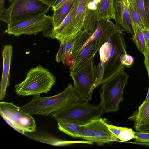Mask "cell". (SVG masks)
Returning <instances> with one entry per match:
<instances>
[{
    "label": "cell",
    "mask_w": 149,
    "mask_h": 149,
    "mask_svg": "<svg viewBox=\"0 0 149 149\" xmlns=\"http://www.w3.org/2000/svg\"><path fill=\"white\" fill-rule=\"evenodd\" d=\"M123 31L113 35L99 50L100 61L91 91L101 85L120 70L125 66L121 63L122 55L127 54Z\"/></svg>",
    "instance_id": "cell-1"
},
{
    "label": "cell",
    "mask_w": 149,
    "mask_h": 149,
    "mask_svg": "<svg viewBox=\"0 0 149 149\" xmlns=\"http://www.w3.org/2000/svg\"><path fill=\"white\" fill-rule=\"evenodd\" d=\"M40 95H33L32 99L20 108L31 115L48 116L78 101L79 98L74 87L68 84L60 93L52 96L42 97Z\"/></svg>",
    "instance_id": "cell-2"
},
{
    "label": "cell",
    "mask_w": 149,
    "mask_h": 149,
    "mask_svg": "<svg viewBox=\"0 0 149 149\" xmlns=\"http://www.w3.org/2000/svg\"><path fill=\"white\" fill-rule=\"evenodd\" d=\"M56 81V77L48 69L38 65L30 70L23 81L15 85V91L22 96L46 93L51 91Z\"/></svg>",
    "instance_id": "cell-3"
},
{
    "label": "cell",
    "mask_w": 149,
    "mask_h": 149,
    "mask_svg": "<svg viewBox=\"0 0 149 149\" xmlns=\"http://www.w3.org/2000/svg\"><path fill=\"white\" fill-rule=\"evenodd\" d=\"M104 112L100 103L95 105L88 102L79 100L50 116L57 122H69L83 125L101 118Z\"/></svg>",
    "instance_id": "cell-4"
},
{
    "label": "cell",
    "mask_w": 149,
    "mask_h": 149,
    "mask_svg": "<svg viewBox=\"0 0 149 149\" xmlns=\"http://www.w3.org/2000/svg\"><path fill=\"white\" fill-rule=\"evenodd\" d=\"M51 8L39 0H13L10 6L0 14V19L9 26L40 14H46Z\"/></svg>",
    "instance_id": "cell-5"
},
{
    "label": "cell",
    "mask_w": 149,
    "mask_h": 149,
    "mask_svg": "<svg viewBox=\"0 0 149 149\" xmlns=\"http://www.w3.org/2000/svg\"><path fill=\"white\" fill-rule=\"evenodd\" d=\"M129 78L128 74L123 69L101 85L99 92L100 103L104 112H116L119 109Z\"/></svg>",
    "instance_id": "cell-6"
},
{
    "label": "cell",
    "mask_w": 149,
    "mask_h": 149,
    "mask_svg": "<svg viewBox=\"0 0 149 149\" xmlns=\"http://www.w3.org/2000/svg\"><path fill=\"white\" fill-rule=\"evenodd\" d=\"M54 29L52 16L43 14L8 26L5 32L17 37L41 32L44 37L51 38Z\"/></svg>",
    "instance_id": "cell-7"
},
{
    "label": "cell",
    "mask_w": 149,
    "mask_h": 149,
    "mask_svg": "<svg viewBox=\"0 0 149 149\" xmlns=\"http://www.w3.org/2000/svg\"><path fill=\"white\" fill-rule=\"evenodd\" d=\"M0 113L10 126L22 134L36 130V121L32 116L12 102H0Z\"/></svg>",
    "instance_id": "cell-8"
},
{
    "label": "cell",
    "mask_w": 149,
    "mask_h": 149,
    "mask_svg": "<svg viewBox=\"0 0 149 149\" xmlns=\"http://www.w3.org/2000/svg\"><path fill=\"white\" fill-rule=\"evenodd\" d=\"M93 58L77 71L70 74L74 81V91L82 101L89 102L92 98L91 89L97 72V66L94 64Z\"/></svg>",
    "instance_id": "cell-9"
},
{
    "label": "cell",
    "mask_w": 149,
    "mask_h": 149,
    "mask_svg": "<svg viewBox=\"0 0 149 149\" xmlns=\"http://www.w3.org/2000/svg\"><path fill=\"white\" fill-rule=\"evenodd\" d=\"M106 42L101 38H95L84 46L77 54L70 67V74L77 71L90 59L94 58L100 47Z\"/></svg>",
    "instance_id": "cell-10"
},
{
    "label": "cell",
    "mask_w": 149,
    "mask_h": 149,
    "mask_svg": "<svg viewBox=\"0 0 149 149\" xmlns=\"http://www.w3.org/2000/svg\"><path fill=\"white\" fill-rule=\"evenodd\" d=\"M79 0H74L67 15L60 24L53 29L51 38L56 39L60 43L72 37L75 18Z\"/></svg>",
    "instance_id": "cell-11"
},
{
    "label": "cell",
    "mask_w": 149,
    "mask_h": 149,
    "mask_svg": "<svg viewBox=\"0 0 149 149\" xmlns=\"http://www.w3.org/2000/svg\"><path fill=\"white\" fill-rule=\"evenodd\" d=\"M116 24L124 31L133 35L132 24L128 9L127 0H113Z\"/></svg>",
    "instance_id": "cell-12"
},
{
    "label": "cell",
    "mask_w": 149,
    "mask_h": 149,
    "mask_svg": "<svg viewBox=\"0 0 149 149\" xmlns=\"http://www.w3.org/2000/svg\"><path fill=\"white\" fill-rule=\"evenodd\" d=\"M106 119L101 118L94 120L86 125L93 132L95 143L99 145L112 142L120 141L109 130L106 124Z\"/></svg>",
    "instance_id": "cell-13"
},
{
    "label": "cell",
    "mask_w": 149,
    "mask_h": 149,
    "mask_svg": "<svg viewBox=\"0 0 149 149\" xmlns=\"http://www.w3.org/2000/svg\"><path fill=\"white\" fill-rule=\"evenodd\" d=\"M13 47L11 45L4 46L2 52L3 69L0 84V100L5 98L6 89L10 85V72L12 57Z\"/></svg>",
    "instance_id": "cell-14"
},
{
    "label": "cell",
    "mask_w": 149,
    "mask_h": 149,
    "mask_svg": "<svg viewBox=\"0 0 149 149\" xmlns=\"http://www.w3.org/2000/svg\"><path fill=\"white\" fill-rule=\"evenodd\" d=\"M97 21L115 19L113 0H98L95 12Z\"/></svg>",
    "instance_id": "cell-15"
},
{
    "label": "cell",
    "mask_w": 149,
    "mask_h": 149,
    "mask_svg": "<svg viewBox=\"0 0 149 149\" xmlns=\"http://www.w3.org/2000/svg\"><path fill=\"white\" fill-rule=\"evenodd\" d=\"M87 0H80L77 7L72 32V37L84 31L86 14Z\"/></svg>",
    "instance_id": "cell-16"
},
{
    "label": "cell",
    "mask_w": 149,
    "mask_h": 149,
    "mask_svg": "<svg viewBox=\"0 0 149 149\" xmlns=\"http://www.w3.org/2000/svg\"><path fill=\"white\" fill-rule=\"evenodd\" d=\"M74 0H67L58 9L54 11L52 17L54 29L58 26L69 13Z\"/></svg>",
    "instance_id": "cell-17"
},
{
    "label": "cell",
    "mask_w": 149,
    "mask_h": 149,
    "mask_svg": "<svg viewBox=\"0 0 149 149\" xmlns=\"http://www.w3.org/2000/svg\"><path fill=\"white\" fill-rule=\"evenodd\" d=\"M75 36L60 43L59 49L55 56L57 62H61L64 64L66 57L73 45Z\"/></svg>",
    "instance_id": "cell-18"
},
{
    "label": "cell",
    "mask_w": 149,
    "mask_h": 149,
    "mask_svg": "<svg viewBox=\"0 0 149 149\" xmlns=\"http://www.w3.org/2000/svg\"><path fill=\"white\" fill-rule=\"evenodd\" d=\"M132 25L134 33L131 39L138 50L144 55L147 50V47L143 33L137 25L133 24Z\"/></svg>",
    "instance_id": "cell-19"
},
{
    "label": "cell",
    "mask_w": 149,
    "mask_h": 149,
    "mask_svg": "<svg viewBox=\"0 0 149 149\" xmlns=\"http://www.w3.org/2000/svg\"><path fill=\"white\" fill-rule=\"evenodd\" d=\"M59 130L72 138L80 137V125L71 123L57 122Z\"/></svg>",
    "instance_id": "cell-20"
},
{
    "label": "cell",
    "mask_w": 149,
    "mask_h": 149,
    "mask_svg": "<svg viewBox=\"0 0 149 149\" xmlns=\"http://www.w3.org/2000/svg\"><path fill=\"white\" fill-rule=\"evenodd\" d=\"M128 9L132 24L137 25L141 29L144 28V24L136 7L135 0L132 3H128Z\"/></svg>",
    "instance_id": "cell-21"
},
{
    "label": "cell",
    "mask_w": 149,
    "mask_h": 149,
    "mask_svg": "<svg viewBox=\"0 0 149 149\" xmlns=\"http://www.w3.org/2000/svg\"><path fill=\"white\" fill-rule=\"evenodd\" d=\"M31 138L35 140L54 146H61L70 144L72 142L59 139L56 138L44 136H34Z\"/></svg>",
    "instance_id": "cell-22"
},
{
    "label": "cell",
    "mask_w": 149,
    "mask_h": 149,
    "mask_svg": "<svg viewBox=\"0 0 149 149\" xmlns=\"http://www.w3.org/2000/svg\"><path fill=\"white\" fill-rule=\"evenodd\" d=\"M80 138L93 143H95V139L93 132L86 125H80Z\"/></svg>",
    "instance_id": "cell-23"
},
{
    "label": "cell",
    "mask_w": 149,
    "mask_h": 149,
    "mask_svg": "<svg viewBox=\"0 0 149 149\" xmlns=\"http://www.w3.org/2000/svg\"><path fill=\"white\" fill-rule=\"evenodd\" d=\"M135 1L145 28L149 29V26L146 16L144 0H135Z\"/></svg>",
    "instance_id": "cell-24"
},
{
    "label": "cell",
    "mask_w": 149,
    "mask_h": 149,
    "mask_svg": "<svg viewBox=\"0 0 149 149\" xmlns=\"http://www.w3.org/2000/svg\"><path fill=\"white\" fill-rule=\"evenodd\" d=\"M135 132L130 128L124 127L122 130L117 138L121 142H125L129 141L132 139H134Z\"/></svg>",
    "instance_id": "cell-25"
},
{
    "label": "cell",
    "mask_w": 149,
    "mask_h": 149,
    "mask_svg": "<svg viewBox=\"0 0 149 149\" xmlns=\"http://www.w3.org/2000/svg\"><path fill=\"white\" fill-rule=\"evenodd\" d=\"M134 142L149 143V133L135 132Z\"/></svg>",
    "instance_id": "cell-26"
},
{
    "label": "cell",
    "mask_w": 149,
    "mask_h": 149,
    "mask_svg": "<svg viewBox=\"0 0 149 149\" xmlns=\"http://www.w3.org/2000/svg\"><path fill=\"white\" fill-rule=\"evenodd\" d=\"M121 64L124 66L129 67L133 64L134 59L132 56L126 54L121 56Z\"/></svg>",
    "instance_id": "cell-27"
},
{
    "label": "cell",
    "mask_w": 149,
    "mask_h": 149,
    "mask_svg": "<svg viewBox=\"0 0 149 149\" xmlns=\"http://www.w3.org/2000/svg\"><path fill=\"white\" fill-rule=\"evenodd\" d=\"M106 124L110 131L117 138L118 136L124 128V127L114 126L109 124L107 123V121Z\"/></svg>",
    "instance_id": "cell-28"
},
{
    "label": "cell",
    "mask_w": 149,
    "mask_h": 149,
    "mask_svg": "<svg viewBox=\"0 0 149 149\" xmlns=\"http://www.w3.org/2000/svg\"><path fill=\"white\" fill-rule=\"evenodd\" d=\"M143 55L144 57V63L149 79V48H147V50Z\"/></svg>",
    "instance_id": "cell-29"
},
{
    "label": "cell",
    "mask_w": 149,
    "mask_h": 149,
    "mask_svg": "<svg viewBox=\"0 0 149 149\" xmlns=\"http://www.w3.org/2000/svg\"><path fill=\"white\" fill-rule=\"evenodd\" d=\"M137 131L149 133V123L135 127Z\"/></svg>",
    "instance_id": "cell-30"
},
{
    "label": "cell",
    "mask_w": 149,
    "mask_h": 149,
    "mask_svg": "<svg viewBox=\"0 0 149 149\" xmlns=\"http://www.w3.org/2000/svg\"><path fill=\"white\" fill-rule=\"evenodd\" d=\"M143 33L147 48H149V29H141Z\"/></svg>",
    "instance_id": "cell-31"
},
{
    "label": "cell",
    "mask_w": 149,
    "mask_h": 149,
    "mask_svg": "<svg viewBox=\"0 0 149 149\" xmlns=\"http://www.w3.org/2000/svg\"><path fill=\"white\" fill-rule=\"evenodd\" d=\"M67 0H56L52 7V10H55L60 8Z\"/></svg>",
    "instance_id": "cell-32"
},
{
    "label": "cell",
    "mask_w": 149,
    "mask_h": 149,
    "mask_svg": "<svg viewBox=\"0 0 149 149\" xmlns=\"http://www.w3.org/2000/svg\"><path fill=\"white\" fill-rule=\"evenodd\" d=\"M144 1L146 16L149 26V0H144Z\"/></svg>",
    "instance_id": "cell-33"
},
{
    "label": "cell",
    "mask_w": 149,
    "mask_h": 149,
    "mask_svg": "<svg viewBox=\"0 0 149 149\" xmlns=\"http://www.w3.org/2000/svg\"><path fill=\"white\" fill-rule=\"evenodd\" d=\"M149 102V86L148 91L147 95L146 97L145 100L139 106L136 111H139L143 108Z\"/></svg>",
    "instance_id": "cell-34"
},
{
    "label": "cell",
    "mask_w": 149,
    "mask_h": 149,
    "mask_svg": "<svg viewBox=\"0 0 149 149\" xmlns=\"http://www.w3.org/2000/svg\"><path fill=\"white\" fill-rule=\"evenodd\" d=\"M13 0H9V2L10 3ZM47 4L51 8L55 3L56 0H39Z\"/></svg>",
    "instance_id": "cell-35"
},
{
    "label": "cell",
    "mask_w": 149,
    "mask_h": 149,
    "mask_svg": "<svg viewBox=\"0 0 149 149\" xmlns=\"http://www.w3.org/2000/svg\"><path fill=\"white\" fill-rule=\"evenodd\" d=\"M5 1V0H0V14L6 9L4 7Z\"/></svg>",
    "instance_id": "cell-36"
},
{
    "label": "cell",
    "mask_w": 149,
    "mask_h": 149,
    "mask_svg": "<svg viewBox=\"0 0 149 149\" xmlns=\"http://www.w3.org/2000/svg\"><path fill=\"white\" fill-rule=\"evenodd\" d=\"M149 122V113L146 117L143 119V120L140 123L138 126H140L141 125L147 123Z\"/></svg>",
    "instance_id": "cell-37"
},
{
    "label": "cell",
    "mask_w": 149,
    "mask_h": 149,
    "mask_svg": "<svg viewBox=\"0 0 149 149\" xmlns=\"http://www.w3.org/2000/svg\"><path fill=\"white\" fill-rule=\"evenodd\" d=\"M134 143L139 144H142V145H146L148 146H149V143H136L134 142Z\"/></svg>",
    "instance_id": "cell-38"
},
{
    "label": "cell",
    "mask_w": 149,
    "mask_h": 149,
    "mask_svg": "<svg viewBox=\"0 0 149 149\" xmlns=\"http://www.w3.org/2000/svg\"><path fill=\"white\" fill-rule=\"evenodd\" d=\"M128 4H130L132 3L134 0H127Z\"/></svg>",
    "instance_id": "cell-39"
},
{
    "label": "cell",
    "mask_w": 149,
    "mask_h": 149,
    "mask_svg": "<svg viewBox=\"0 0 149 149\" xmlns=\"http://www.w3.org/2000/svg\"><path fill=\"white\" fill-rule=\"evenodd\" d=\"M148 123H149V122H148Z\"/></svg>",
    "instance_id": "cell-40"
}]
</instances>
